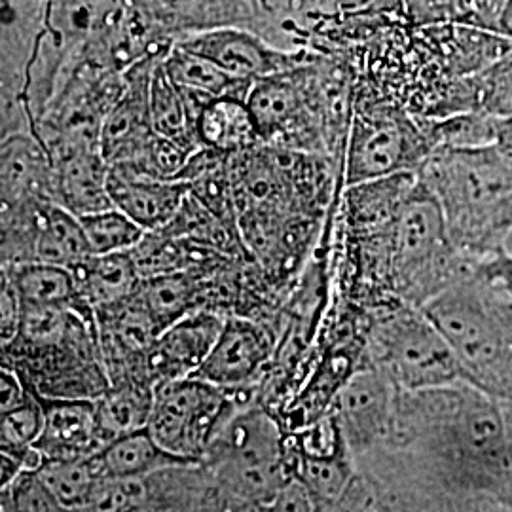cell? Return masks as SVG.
<instances>
[{
    "instance_id": "obj_1",
    "label": "cell",
    "mask_w": 512,
    "mask_h": 512,
    "mask_svg": "<svg viewBox=\"0 0 512 512\" xmlns=\"http://www.w3.org/2000/svg\"><path fill=\"white\" fill-rule=\"evenodd\" d=\"M387 446L408 452L458 494L512 507V448L503 404L467 382L399 391Z\"/></svg>"
},
{
    "instance_id": "obj_2",
    "label": "cell",
    "mask_w": 512,
    "mask_h": 512,
    "mask_svg": "<svg viewBox=\"0 0 512 512\" xmlns=\"http://www.w3.org/2000/svg\"><path fill=\"white\" fill-rule=\"evenodd\" d=\"M435 194L454 245L475 262L507 251L512 165L495 143L435 147L418 171Z\"/></svg>"
},
{
    "instance_id": "obj_3",
    "label": "cell",
    "mask_w": 512,
    "mask_h": 512,
    "mask_svg": "<svg viewBox=\"0 0 512 512\" xmlns=\"http://www.w3.org/2000/svg\"><path fill=\"white\" fill-rule=\"evenodd\" d=\"M458 357L463 382L512 403V298L475 272L421 306Z\"/></svg>"
},
{
    "instance_id": "obj_4",
    "label": "cell",
    "mask_w": 512,
    "mask_h": 512,
    "mask_svg": "<svg viewBox=\"0 0 512 512\" xmlns=\"http://www.w3.org/2000/svg\"><path fill=\"white\" fill-rule=\"evenodd\" d=\"M366 238L374 251H382L401 300L418 308L473 274L478 264L454 245L439 200L420 175L391 226Z\"/></svg>"
},
{
    "instance_id": "obj_5",
    "label": "cell",
    "mask_w": 512,
    "mask_h": 512,
    "mask_svg": "<svg viewBox=\"0 0 512 512\" xmlns=\"http://www.w3.org/2000/svg\"><path fill=\"white\" fill-rule=\"evenodd\" d=\"M370 365L401 391L416 393L463 382L458 357L425 311L401 302L380 313L368 332Z\"/></svg>"
},
{
    "instance_id": "obj_6",
    "label": "cell",
    "mask_w": 512,
    "mask_h": 512,
    "mask_svg": "<svg viewBox=\"0 0 512 512\" xmlns=\"http://www.w3.org/2000/svg\"><path fill=\"white\" fill-rule=\"evenodd\" d=\"M203 467H213L232 494L260 507L294 478V456L289 458L274 420L256 408H236L222 421Z\"/></svg>"
},
{
    "instance_id": "obj_7",
    "label": "cell",
    "mask_w": 512,
    "mask_h": 512,
    "mask_svg": "<svg viewBox=\"0 0 512 512\" xmlns=\"http://www.w3.org/2000/svg\"><path fill=\"white\" fill-rule=\"evenodd\" d=\"M247 105L264 145L319 154L327 147L329 99L310 59L287 73L255 82Z\"/></svg>"
},
{
    "instance_id": "obj_8",
    "label": "cell",
    "mask_w": 512,
    "mask_h": 512,
    "mask_svg": "<svg viewBox=\"0 0 512 512\" xmlns=\"http://www.w3.org/2000/svg\"><path fill=\"white\" fill-rule=\"evenodd\" d=\"M232 391L198 376L154 384L148 429L169 452L203 467L211 440L234 410Z\"/></svg>"
},
{
    "instance_id": "obj_9",
    "label": "cell",
    "mask_w": 512,
    "mask_h": 512,
    "mask_svg": "<svg viewBox=\"0 0 512 512\" xmlns=\"http://www.w3.org/2000/svg\"><path fill=\"white\" fill-rule=\"evenodd\" d=\"M431 150V139L401 112L393 109L361 112L355 116L349 135L348 186L420 171Z\"/></svg>"
},
{
    "instance_id": "obj_10",
    "label": "cell",
    "mask_w": 512,
    "mask_h": 512,
    "mask_svg": "<svg viewBox=\"0 0 512 512\" xmlns=\"http://www.w3.org/2000/svg\"><path fill=\"white\" fill-rule=\"evenodd\" d=\"M52 0H0V139L33 131L25 107L27 78L46 33Z\"/></svg>"
},
{
    "instance_id": "obj_11",
    "label": "cell",
    "mask_w": 512,
    "mask_h": 512,
    "mask_svg": "<svg viewBox=\"0 0 512 512\" xmlns=\"http://www.w3.org/2000/svg\"><path fill=\"white\" fill-rule=\"evenodd\" d=\"M399 391L380 368L370 363L344 384L332 412L340 421L353 458H366L387 446Z\"/></svg>"
},
{
    "instance_id": "obj_12",
    "label": "cell",
    "mask_w": 512,
    "mask_h": 512,
    "mask_svg": "<svg viewBox=\"0 0 512 512\" xmlns=\"http://www.w3.org/2000/svg\"><path fill=\"white\" fill-rule=\"evenodd\" d=\"M184 50L203 55L239 80L255 84L262 78L287 73L308 61L304 50H283L245 27H219L175 40Z\"/></svg>"
},
{
    "instance_id": "obj_13",
    "label": "cell",
    "mask_w": 512,
    "mask_h": 512,
    "mask_svg": "<svg viewBox=\"0 0 512 512\" xmlns=\"http://www.w3.org/2000/svg\"><path fill=\"white\" fill-rule=\"evenodd\" d=\"M171 44L145 55L124 73V92L107 114L101 131V152L110 165L137 158L156 137L150 114V84L156 65Z\"/></svg>"
},
{
    "instance_id": "obj_14",
    "label": "cell",
    "mask_w": 512,
    "mask_h": 512,
    "mask_svg": "<svg viewBox=\"0 0 512 512\" xmlns=\"http://www.w3.org/2000/svg\"><path fill=\"white\" fill-rule=\"evenodd\" d=\"M272 355L268 330L239 315H228L209 357L194 374L226 391L249 387Z\"/></svg>"
},
{
    "instance_id": "obj_15",
    "label": "cell",
    "mask_w": 512,
    "mask_h": 512,
    "mask_svg": "<svg viewBox=\"0 0 512 512\" xmlns=\"http://www.w3.org/2000/svg\"><path fill=\"white\" fill-rule=\"evenodd\" d=\"M224 315L215 310L192 311L162 330L147 359L152 384L194 376L209 357L224 325Z\"/></svg>"
},
{
    "instance_id": "obj_16",
    "label": "cell",
    "mask_w": 512,
    "mask_h": 512,
    "mask_svg": "<svg viewBox=\"0 0 512 512\" xmlns=\"http://www.w3.org/2000/svg\"><path fill=\"white\" fill-rule=\"evenodd\" d=\"M37 393L44 412V429L35 448L44 459L92 458L103 450L107 437L90 397H52Z\"/></svg>"
},
{
    "instance_id": "obj_17",
    "label": "cell",
    "mask_w": 512,
    "mask_h": 512,
    "mask_svg": "<svg viewBox=\"0 0 512 512\" xmlns=\"http://www.w3.org/2000/svg\"><path fill=\"white\" fill-rule=\"evenodd\" d=\"M54 164L55 203L76 217L105 211L112 205L110 164L101 147H55L48 150Z\"/></svg>"
},
{
    "instance_id": "obj_18",
    "label": "cell",
    "mask_w": 512,
    "mask_h": 512,
    "mask_svg": "<svg viewBox=\"0 0 512 512\" xmlns=\"http://www.w3.org/2000/svg\"><path fill=\"white\" fill-rule=\"evenodd\" d=\"M0 203L55 202L54 164L33 131L0 139Z\"/></svg>"
},
{
    "instance_id": "obj_19",
    "label": "cell",
    "mask_w": 512,
    "mask_h": 512,
    "mask_svg": "<svg viewBox=\"0 0 512 512\" xmlns=\"http://www.w3.org/2000/svg\"><path fill=\"white\" fill-rule=\"evenodd\" d=\"M160 35L171 40L219 27L256 31V0H139Z\"/></svg>"
},
{
    "instance_id": "obj_20",
    "label": "cell",
    "mask_w": 512,
    "mask_h": 512,
    "mask_svg": "<svg viewBox=\"0 0 512 512\" xmlns=\"http://www.w3.org/2000/svg\"><path fill=\"white\" fill-rule=\"evenodd\" d=\"M109 192L116 209L147 232H158L177 215L190 194V186L181 181L137 177L110 165Z\"/></svg>"
},
{
    "instance_id": "obj_21",
    "label": "cell",
    "mask_w": 512,
    "mask_h": 512,
    "mask_svg": "<svg viewBox=\"0 0 512 512\" xmlns=\"http://www.w3.org/2000/svg\"><path fill=\"white\" fill-rule=\"evenodd\" d=\"M207 101L211 99L175 84L165 73L164 57L160 59L150 84L152 128L160 137L190 152L202 150L198 124Z\"/></svg>"
},
{
    "instance_id": "obj_22",
    "label": "cell",
    "mask_w": 512,
    "mask_h": 512,
    "mask_svg": "<svg viewBox=\"0 0 512 512\" xmlns=\"http://www.w3.org/2000/svg\"><path fill=\"white\" fill-rule=\"evenodd\" d=\"M95 461L103 478L135 480H148L150 476L173 469L200 467L190 459L169 452L154 439L148 427L110 440L101 452L95 454Z\"/></svg>"
},
{
    "instance_id": "obj_23",
    "label": "cell",
    "mask_w": 512,
    "mask_h": 512,
    "mask_svg": "<svg viewBox=\"0 0 512 512\" xmlns=\"http://www.w3.org/2000/svg\"><path fill=\"white\" fill-rule=\"evenodd\" d=\"M219 266L148 277L141 281L135 294L162 332L192 311L209 310L203 304L202 294L205 281Z\"/></svg>"
},
{
    "instance_id": "obj_24",
    "label": "cell",
    "mask_w": 512,
    "mask_h": 512,
    "mask_svg": "<svg viewBox=\"0 0 512 512\" xmlns=\"http://www.w3.org/2000/svg\"><path fill=\"white\" fill-rule=\"evenodd\" d=\"M71 270L82 300L93 311L105 310L128 300L137 293L143 281L131 251L92 255Z\"/></svg>"
},
{
    "instance_id": "obj_25",
    "label": "cell",
    "mask_w": 512,
    "mask_h": 512,
    "mask_svg": "<svg viewBox=\"0 0 512 512\" xmlns=\"http://www.w3.org/2000/svg\"><path fill=\"white\" fill-rule=\"evenodd\" d=\"M92 255L80 217L55 202H44L38 207L33 262L74 268Z\"/></svg>"
},
{
    "instance_id": "obj_26",
    "label": "cell",
    "mask_w": 512,
    "mask_h": 512,
    "mask_svg": "<svg viewBox=\"0 0 512 512\" xmlns=\"http://www.w3.org/2000/svg\"><path fill=\"white\" fill-rule=\"evenodd\" d=\"M131 255L141 279L188 272L198 268H213L222 262L232 260V256L207 249L190 239L171 236L164 230L147 232L143 239L131 249Z\"/></svg>"
},
{
    "instance_id": "obj_27",
    "label": "cell",
    "mask_w": 512,
    "mask_h": 512,
    "mask_svg": "<svg viewBox=\"0 0 512 512\" xmlns=\"http://www.w3.org/2000/svg\"><path fill=\"white\" fill-rule=\"evenodd\" d=\"M198 129L203 147L228 156L262 145L253 112L247 101L236 97L207 101L200 114Z\"/></svg>"
},
{
    "instance_id": "obj_28",
    "label": "cell",
    "mask_w": 512,
    "mask_h": 512,
    "mask_svg": "<svg viewBox=\"0 0 512 512\" xmlns=\"http://www.w3.org/2000/svg\"><path fill=\"white\" fill-rule=\"evenodd\" d=\"M2 274L14 285L21 304L50 308H90L80 296L71 268L46 262H25L4 266Z\"/></svg>"
},
{
    "instance_id": "obj_29",
    "label": "cell",
    "mask_w": 512,
    "mask_h": 512,
    "mask_svg": "<svg viewBox=\"0 0 512 512\" xmlns=\"http://www.w3.org/2000/svg\"><path fill=\"white\" fill-rule=\"evenodd\" d=\"M164 69L175 84L209 99L236 97L247 101L255 86L226 73L211 59L184 50L177 42H173V46L165 52Z\"/></svg>"
},
{
    "instance_id": "obj_30",
    "label": "cell",
    "mask_w": 512,
    "mask_h": 512,
    "mask_svg": "<svg viewBox=\"0 0 512 512\" xmlns=\"http://www.w3.org/2000/svg\"><path fill=\"white\" fill-rule=\"evenodd\" d=\"M348 442L325 454H294V476L308 488L317 507L329 505L348 492L357 478Z\"/></svg>"
},
{
    "instance_id": "obj_31",
    "label": "cell",
    "mask_w": 512,
    "mask_h": 512,
    "mask_svg": "<svg viewBox=\"0 0 512 512\" xmlns=\"http://www.w3.org/2000/svg\"><path fill=\"white\" fill-rule=\"evenodd\" d=\"M95 404L99 425L110 442L120 435L147 427L154 404V385L133 380L118 382L99 395Z\"/></svg>"
},
{
    "instance_id": "obj_32",
    "label": "cell",
    "mask_w": 512,
    "mask_h": 512,
    "mask_svg": "<svg viewBox=\"0 0 512 512\" xmlns=\"http://www.w3.org/2000/svg\"><path fill=\"white\" fill-rule=\"evenodd\" d=\"M162 230L232 258L239 253V249H245L238 230L219 219L192 194L186 196L177 215Z\"/></svg>"
},
{
    "instance_id": "obj_33",
    "label": "cell",
    "mask_w": 512,
    "mask_h": 512,
    "mask_svg": "<svg viewBox=\"0 0 512 512\" xmlns=\"http://www.w3.org/2000/svg\"><path fill=\"white\" fill-rule=\"evenodd\" d=\"M44 486L71 511L84 512L103 480L95 456L78 459H44L35 471Z\"/></svg>"
},
{
    "instance_id": "obj_34",
    "label": "cell",
    "mask_w": 512,
    "mask_h": 512,
    "mask_svg": "<svg viewBox=\"0 0 512 512\" xmlns=\"http://www.w3.org/2000/svg\"><path fill=\"white\" fill-rule=\"evenodd\" d=\"M86 238L90 241L93 255H110V253H126L131 251L147 230L139 226L126 213L116 207L105 211L80 217Z\"/></svg>"
},
{
    "instance_id": "obj_35",
    "label": "cell",
    "mask_w": 512,
    "mask_h": 512,
    "mask_svg": "<svg viewBox=\"0 0 512 512\" xmlns=\"http://www.w3.org/2000/svg\"><path fill=\"white\" fill-rule=\"evenodd\" d=\"M0 420H2V427H0L2 452L25 458L35 448L44 429V412L35 389L31 387V395L23 403L8 410H2Z\"/></svg>"
},
{
    "instance_id": "obj_36",
    "label": "cell",
    "mask_w": 512,
    "mask_h": 512,
    "mask_svg": "<svg viewBox=\"0 0 512 512\" xmlns=\"http://www.w3.org/2000/svg\"><path fill=\"white\" fill-rule=\"evenodd\" d=\"M478 109L492 118H512V50L495 59L484 73H480L478 84Z\"/></svg>"
},
{
    "instance_id": "obj_37",
    "label": "cell",
    "mask_w": 512,
    "mask_h": 512,
    "mask_svg": "<svg viewBox=\"0 0 512 512\" xmlns=\"http://www.w3.org/2000/svg\"><path fill=\"white\" fill-rule=\"evenodd\" d=\"M147 480L103 478L84 512H147Z\"/></svg>"
},
{
    "instance_id": "obj_38",
    "label": "cell",
    "mask_w": 512,
    "mask_h": 512,
    "mask_svg": "<svg viewBox=\"0 0 512 512\" xmlns=\"http://www.w3.org/2000/svg\"><path fill=\"white\" fill-rule=\"evenodd\" d=\"M18 512H80L67 509L55 497L35 471H25L18 480L8 486Z\"/></svg>"
},
{
    "instance_id": "obj_39",
    "label": "cell",
    "mask_w": 512,
    "mask_h": 512,
    "mask_svg": "<svg viewBox=\"0 0 512 512\" xmlns=\"http://www.w3.org/2000/svg\"><path fill=\"white\" fill-rule=\"evenodd\" d=\"M382 499L365 476L357 475L348 492L329 505L317 507V512H380Z\"/></svg>"
},
{
    "instance_id": "obj_40",
    "label": "cell",
    "mask_w": 512,
    "mask_h": 512,
    "mask_svg": "<svg viewBox=\"0 0 512 512\" xmlns=\"http://www.w3.org/2000/svg\"><path fill=\"white\" fill-rule=\"evenodd\" d=\"M266 512H317L308 488L294 476L262 507Z\"/></svg>"
},
{
    "instance_id": "obj_41",
    "label": "cell",
    "mask_w": 512,
    "mask_h": 512,
    "mask_svg": "<svg viewBox=\"0 0 512 512\" xmlns=\"http://www.w3.org/2000/svg\"><path fill=\"white\" fill-rule=\"evenodd\" d=\"M21 321V300L10 283V279L2 274L0 277V342L6 348L18 334Z\"/></svg>"
},
{
    "instance_id": "obj_42",
    "label": "cell",
    "mask_w": 512,
    "mask_h": 512,
    "mask_svg": "<svg viewBox=\"0 0 512 512\" xmlns=\"http://www.w3.org/2000/svg\"><path fill=\"white\" fill-rule=\"evenodd\" d=\"M476 274L482 275L512 298V255L509 251H503L488 260L478 262Z\"/></svg>"
},
{
    "instance_id": "obj_43",
    "label": "cell",
    "mask_w": 512,
    "mask_h": 512,
    "mask_svg": "<svg viewBox=\"0 0 512 512\" xmlns=\"http://www.w3.org/2000/svg\"><path fill=\"white\" fill-rule=\"evenodd\" d=\"M494 143L512 165V118H495Z\"/></svg>"
},
{
    "instance_id": "obj_44",
    "label": "cell",
    "mask_w": 512,
    "mask_h": 512,
    "mask_svg": "<svg viewBox=\"0 0 512 512\" xmlns=\"http://www.w3.org/2000/svg\"><path fill=\"white\" fill-rule=\"evenodd\" d=\"M495 33L512 40V0H505L503 8L499 12L497 23H495Z\"/></svg>"
},
{
    "instance_id": "obj_45",
    "label": "cell",
    "mask_w": 512,
    "mask_h": 512,
    "mask_svg": "<svg viewBox=\"0 0 512 512\" xmlns=\"http://www.w3.org/2000/svg\"><path fill=\"white\" fill-rule=\"evenodd\" d=\"M0 512H18L10 488H2V499H0Z\"/></svg>"
},
{
    "instance_id": "obj_46",
    "label": "cell",
    "mask_w": 512,
    "mask_h": 512,
    "mask_svg": "<svg viewBox=\"0 0 512 512\" xmlns=\"http://www.w3.org/2000/svg\"><path fill=\"white\" fill-rule=\"evenodd\" d=\"M503 404V414H505V423H507V433H509V440H511L512 448V403Z\"/></svg>"
},
{
    "instance_id": "obj_47",
    "label": "cell",
    "mask_w": 512,
    "mask_h": 512,
    "mask_svg": "<svg viewBox=\"0 0 512 512\" xmlns=\"http://www.w3.org/2000/svg\"><path fill=\"white\" fill-rule=\"evenodd\" d=\"M484 512H512V507H509V505H503V503H497V505L490 507L488 511Z\"/></svg>"
},
{
    "instance_id": "obj_48",
    "label": "cell",
    "mask_w": 512,
    "mask_h": 512,
    "mask_svg": "<svg viewBox=\"0 0 512 512\" xmlns=\"http://www.w3.org/2000/svg\"><path fill=\"white\" fill-rule=\"evenodd\" d=\"M380 512H399L397 511V509H393V507H391V505H387V503H385V501H382V511Z\"/></svg>"
}]
</instances>
